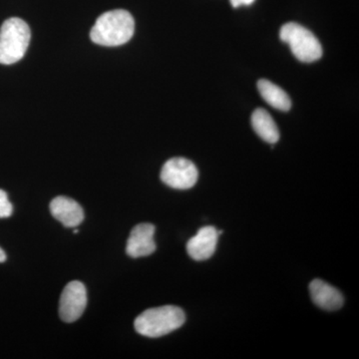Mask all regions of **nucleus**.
<instances>
[{
  "instance_id": "nucleus-1",
  "label": "nucleus",
  "mask_w": 359,
  "mask_h": 359,
  "mask_svg": "<svg viewBox=\"0 0 359 359\" xmlns=\"http://www.w3.org/2000/svg\"><path fill=\"white\" fill-rule=\"evenodd\" d=\"M134 30L135 21L131 13L124 9H116L97 18L90 32V39L102 46H120L132 39Z\"/></svg>"
},
{
  "instance_id": "nucleus-2",
  "label": "nucleus",
  "mask_w": 359,
  "mask_h": 359,
  "mask_svg": "<svg viewBox=\"0 0 359 359\" xmlns=\"http://www.w3.org/2000/svg\"><path fill=\"white\" fill-rule=\"evenodd\" d=\"M185 320L183 309L178 306H165L144 311L135 320L134 325L139 334L156 339L178 330Z\"/></svg>"
},
{
  "instance_id": "nucleus-3",
  "label": "nucleus",
  "mask_w": 359,
  "mask_h": 359,
  "mask_svg": "<svg viewBox=\"0 0 359 359\" xmlns=\"http://www.w3.org/2000/svg\"><path fill=\"white\" fill-rule=\"evenodd\" d=\"M29 26L20 18L4 21L0 28V65H11L23 58L29 45Z\"/></svg>"
},
{
  "instance_id": "nucleus-4",
  "label": "nucleus",
  "mask_w": 359,
  "mask_h": 359,
  "mask_svg": "<svg viewBox=\"0 0 359 359\" xmlns=\"http://www.w3.org/2000/svg\"><path fill=\"white\" fill-rule=\"evenodd\" d=\"M280 39L289 44L295 58L304 63H311L323 56V47L308 28L295 22L287 23L280 28Z\"/></svg>"
},
{
  "instance_id": "nucleus-5",
  "label": "nucleus",
  "mask_w": 359,
  "mask_h": 359,
  "mask_svg": "<svg viewBox=\"0 0 359 359\" xmlns=\"http://www.w3.org/2000/svg\"><path fill=\"white\" fill-rule=\"evenodd\" d=\"M199 172L192 161L186 158H172L161 171L163 183L177 190H188L197 184Z\"/></svg>"
},
{
  "instance_id": "nucleus-6",
  "label": "nucleus",
  "mask_w": 359,
  "mask_h": 359,
  "mask_svg": "<svg viewBox=\"0 0 359 359\" xmlns=\"http://www.w3.org/2000/svg\"><path fill=\"white\" fill-rule=\"evenodd\" d=\"M87 306V290L83 283L71 282L63 290L59 302V314L65 323L76 321Z\"/></svg>"
},
{
  "instance_id": "nucleus-7",
  "label": "nucleus",
  "mask_w": 359,
  "mask_h": 359,
  "mask_svg": "<svg viewBox=\"0 0 359 359\" xmlns=\"http://www.w3.org/2000/svg\"><path fill=\"white\" fill-rule=\"evenodd\" d=\"M155 230L152 224H140L135 226L127 242V255L134 259L152 255L156 250Z\"/></svg>"
},
{
  "instance_id": "nucleus-8",
  "label": "nucleus",
  "mask_w": 359,
  "mask_h": 359,
  "mask_svg": "<svg viewBox=\"0 0 359 359\" xmlns=\"http://www.w3.org/2000/svg\"><path fill=\"white\" fill-rule=\"evenodd\" d=\"M219 231L215 226L201 228L197 235L189 240L187 252L195 261H205L216 252L218 245Z\"/></svg>"
},
{
  "instance_id": "nucleus-9",
  "label": "nucleus",
  "mask_w": 359,
  "mask_h": 359,
  "mask_svg": "<svg viewBox=\"0 0 359 359\" xmlns=\"http://www.w3.org/2000/svg\"><path fill=\"white\" fill-rule=\"evenodd\" d=\"M52 216L66 228H76L83 222L84 212L76 201L67 197L55 198L50 203Z\"/></svg>"
},
{
  "instance_id": "nucleus-10",
  "label": "nucleus",
  "mask_w": 359,
  "mask_h": 359,
  "mask_svg": "<svg viewBox=\"0 0 359 359\" xmlns=\"http://www.w3.org/2000/svg\"><path fill=\"white\" fill-rule=\"evenodd\" d=\"M309 292L313 302L318 308L334 311L344 306L341 292L323 280H313L309 285Z\"/></svg>"
},
{
  "instance_id": "nucleus-11",
  "label": "nucleus",
  "mask_w": 359,
  "mask_h": 359,
  "mask_svg": "<svg viewBox=\"0 0 359 359\" xmlns=\"http://www.w3.org/2000/svg\"><path fill=\"white\" fill-rule=\"evenodd\" d=\"M257 89L259 94L263 97L271 107L280 111H289L292 107V101L290 96L285 93V90L278 87V85L273 84L269 80L262 79L257 82Z\"/></svg>"
},
{
  "instance_id": "nucleus-12",
  "label": "nucleus",
  "mask_w": 359,
  "mask_h": 359,
  "mask_svg": "<svg viewBox=\"0 0 359 359\" xmlns=\"http://www.w3.org/2000/svg\"><path fill=\"white\" fill-rule=\"evenodd\" d=\"M252 126L255 132L266 143L276 144L280 140V131L268 111L261 108L255 111L252 115Z\"/></svg>"
},
{
  "instance_id": "nucleus-13",
  "label": "nucleus",
  "mask_w": 359,
  "mask_h": 359,
  "mask_svg": "<svg viewBox=\"0 0 359 359\" xmlns=\"http://www.w3.org/2000/svg\"><path fill=\"white\" fill-rule=\"evenodd\" d=\"M13 212V205L9 202L8 196L4 190H0V219L9 218Z\"/></svg>"
},
{
  "instance_id": "nucleus-14",
  "label": "nucleus",
  "mask_w": 359,
  "mask_h": 359,
  "mask_svg": "<svg viewBox=\"0 0 359 359\" xmlns=\"http://www.w3.org/2000/svg\"><path fill=\"white\" fill-rule=\"evenodd\" d=\"M254 2L255 0H231V6L235 7V8L242 6H250Z\"/></svg>"
},
{
  "instance_id": "nucleus-15",
  "label": "nucleus",
  "mask_w": 359,
  "mask_h": 359,
  "mask_svg": "<svg viewBox=\"0 0 359 359\" xmlns=\"http://www.w3.org/2000/svg\"><path fill=\"white\" fill-rule=\"evenodd\" d=\"M6 252H4V250L0 248V263H4V262H6Z\"/></svg>"
}]
</instances>
